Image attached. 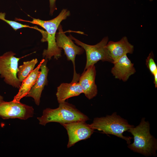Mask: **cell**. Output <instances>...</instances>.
I'll return each instance as SVG.
<instances>
[{
    "label": "cell",
    "mask_w": 157,
    "mask_h": 157,
    "mask_svg": "<svg viewBox=\"0 0 157 157\" xmlns=\"http://www.w3.org/2000/svg\"><path fill=\"white\" fill-rule=\"evenodd\" d=\"M70 15L69 10L63 9L56 17L49 20L33 18L32 21H29L17 18H15V20L37 24L44 29L47 34L46 42H48V47L47 49L44 50L43 56L44 58H47L49 60L53 56L54 59L57 60L61 56L62 49L57 46L56 41V31L61 22L66 19Z\"/></svg>",
    "instance_id": "1"
},
{
    "label": "cell",
    "mask_w": 157,
    "mask_h": 157,
    "mask_svg": "<svg viewBox=\"0 0 157 157\" xmlns=\"http://www.w3.org/2000/svg\"><path fill=\"white\" fill-rule=\"evenodd\" d=\"M37 119L39 124L43 126L50 122H58L61 124L76 121L86 122L89 119L74 105L65 101L59 103L57 108L44 109L42 115Z\"/></svg>",
    "instance_id": "2"
},
{
    "label": "cell",
    "mask_w": 157,
    "mask_h": 157,
    "mask_svg": "<svg viewBox=\"0 0 157 157\" xmlns=\"http://www.w3.org/2000/svg\"><path fill=\"white\" fill-rule=\"evenodd\" d=\"M133 136L134 142L128 147L133 151L147 156H156L157 149V140L150 132V124L142 118L138 126L127 131Z\"/></svg>",
    "instance_id": "3"
},
{
    "label": "cell",
    "mask_w": 157,
    "mask_h": 157,
    "mask_svg": "<svg viewBox=\"0 0 157 157\" xmlns=\"http://www.w3.org/2000/svg\"><path fill=\"white\" fill-rule=\"evenodd\" d=\"M90 125L94 130L97 129L106 134L115 135L122 138L125 140L128 144L130 143L132 138L124 136L123 133L134 127L130 124L126 119L117 115L116 112L111 115L95 118Z\"/></svg>",
    "instance_id": "4"
},
{
    "label": "cell",
    "mask_w": 157,
    "mask_h": 157,
    "mask_svg": "<svg viewBox=\"0 0 157 157\" xmlns=\"http://www.w3.org/2000/svg\"><path fill=\"white\" fill-rule=\"evenodd\" d=\"M69 37L74 40L75 43L81 46L85 51L86 63L84 70L92 65H94L98 61H107L112 63L110 52L106 48L108 40V36L104 37L99 43L95 45H90L85 44L72 36Z\"/></svg>",
    "instance_id": "5"
},
{
    "label": "cell",
    "mask_w": 157,
    "mask_h": 157,
    "mask_svg": "<svg viewBox=\"0 0 157 157\" xmlns=\"http://www.w3.org/2000/svg\"><path fill=\"white\" fill-rule=\"evenodd\" d=\"M12 51L7 52L0 56V75L8 84L19 89L22 82L17 77L18 62L20 58L14 56Z\"/></svg>",
    "instance_id": "6"
},
{
    "label": "cell",
    "mask_w": 157,
    "mask_h": 157,
    "mask_svg": "<svg viewBox=\"0 0 157 157\" xmlns=\"http://www.w3.org/2000/svg\"><path fill=\"white\" fill-rule=\"evenodd\" d=\"M58 32L56 33V41L57 47L63 49L67 59L71 61L74 68L73 76L72 81L78 82L80 75L76 71L75 60L76 55H80L84 51V49L74 44L72 40L67 36L60 24L58 28Z\"/></svg>",
    "instance_id": "7"
},
{
    "label": "cell",
    "mask_w": 157,
    "mask_h": 157,
    "mask_svg": "<svg viewBox=\"0 0 157 157\" xmlns=\"http://www.w3.org/2000/svg\"><path fill=\"white\" fill-rule=\"evenodd\" d=\"M34 109L19 102L13 100L0 103V117L3 119L18 118L25 120L32 117Z\"/></svg>",
    "instance_id": "8"
},
{
    "label": "cell",
    "mask_w": 157,
    "mask_h": 157,
    "mask_svg": "<svg viewBox=\"0 0 157 157\" xmlns=\"http://www.w3.org/2000/svg\"><path fill=\"white\" fill-rule=\"evenodd\" d=\"M61 125L67 131L69 138L67 148L78 141L90 138L94 132V130L85 121H76Z\"/></svg>",
    "instance_id": "9"
},
{
    "label": "cell",
    "mask_w": 157,
    "mask_h": 157,
    "mask_svg": "<svg viewBox=\"0 0 157 157\" xmlns=\"http://www.w3.org/2000/svg\"><path fill=\"white\" fill-rule=\"evenodd\" d=\"M96 72L94 65L88 67L84 70L79 77L78 82L86 97L91 99L97 95V88L95 83Z\"/></svg>",
    "instance_id": "10"
},
{
    "label": "cell",
    "mask_w": 157,
    "mask_h": 157,
    "mask_svg": "<svg viewBox=\"0 0 157 157\" xmlns=\"http://www.w3.org/2000/svg\"><path fill=\"white\" fill-rule=\"evenodd\" d=\"M48 59L45 57L40 62V69L41 71L35 83L31 88L26 97H31L34 99L35 104L39 105L41 94L44 87L48 83L47 76L49 69L47 67Z\"/></svg>",
    "instance_id": "11"
},
{
    "label": "cell",
    "mask_w": 157,
    "mask_h": 157,
    "mask_svg": "<svg viewBox=\"0 0 157 157\" xmlns=\"http://www.w3.org/2000/svg\"><path fill=\"white\" fill-rule=\"evenodd\" d=\"M114 66L111 70V73L115 78L127 81L131 75L136 72L134 64L125 55L113 63Z\"/></svg>",
    "instance_id": "12"
},
{
    "label": "cell",
    "mask_w": 157,
    "mask_h": 157,
    "mask_svg": "<svg viewBox=\"0 0 157 157\" xmlns=\"http://www.w3.org/2000/svg\"><path fill=\"white\" fill-rule=\"evenodd\" d=\"M106 48L110 52L113 64L125 55L133 53L134 51L133 46L129 42L126 36L117 42L109 41Z\"/></svg>",
    "instance_id": "13"
},
{
    "label": "cell",
    "mask_w": 157,
    "mask_h": 157,
    "mask_svg": "<svg viewBox=\"0 0 157 157\" xmlns=\"http://www.w3.org/2000/svg\"><path fill=\"white\" fill-rule=\"evenodd\" d=\"M82 93L83 90L79 82L72 81L69 83H61L57 87L56 95L59 104L65 102L69 98L78 96Z\"/></svg>",
    "instance_id": "14"
},
{
    "label": "cell",
    "mask_w": 157,
    "mask_h": 157,
    "mask_svg": "<svg viewBox=\"0 0 157 157\" xmlns=\"http://www.w3.org/2000/svg\"><path fill=\"white\" fill-rule=\"evenodd\" d=\"M41 63L37 67L30 73L28 76L22 82L17 94L15 96L13 100L19 102L21 99L27 94L31 88L37 80L39 75Z\"/></svg>",
    "instance_id": "15"
},
{
    "label": "cell",
    "mask_w": 157,
    "mask_h": 157,
    "mask_svg": "<svg viewBox=\"0 0 157 157\" xmlns=\"http://www.w3.org/2000/svg\"><path fill=\"white\" fill-rule=\"evenodd\" d=\"M37 59L26 62H24L23 64L18 67L17 73L18 78L22 82L33 70L34 67L38 63Z\"/></svg>",
    "instance_id": "16"
},
{
    "label": "cell",
    "mask_w": 157,
    "mask_h": 157,
    "mask_svg": "<svg viewBox=\"0 0 157 157\" xmlns=\"http://www.w3.org/2000/svg\"><path fill=\"white\" fill-rule=\"evenodd\" d=\"M146 65L151 74L154 76V83L157 88V66L154 61V55L152 51L149 54L146 59Z\"/></svg>",
    "instance_id": "17"
},
{
    "label": "cell",
    "mask_w": 157,
    "mask_h": 157,
    "mask_svg": "<svg viewBox=\"0 0 157 157\" xmlns=\"http://www.w3.org/2000/svg\"><path fill=\"white\" fill-rule=\"evenodd\" d=\"M6 13H0V19L5 22L10 26L15 31H16L19 29L24 28H29L36 29L41 33L43 30L41 29L36 26H31L26 25L23 24L19 22L8 20L5 19Z\"/></svg>",
    "instance_id": "18"
},
{
    "label": "cell",
    "mask_w": 157,
    "mask_h": 157,
    "mask_svg": "<svg viewBox=\"0 0 157 157\" xmlns=\"http://www.w3.org/2000/svg\"><path fill=\"white\" fill-rule=\"evenodd\" d=\"M50 7V14L53 15L54 11L57 10L56 3V0H49Z\"/></svg>",
    "instance_id": "19"
},
{
    "label": "cell",
    "mask_w": 157,
    "mask_h": 157,
    "mask_svg": "<svg viewBox=\"0 0 157 157\" xmlns=\"http://www.w3.org/2000/svg\"><path fill=\"white\" fill-rule=\"evenodd\" d=\"M4 101L3 97L0 95V103Z\"/></svg>",
    "instance_id": "20"
},
{
    "label": "cell",
    "mask_w": 157,
    "mask_h": 157,
    "mask_svg": "<svg viewBox=\"0 0 157 157\" xmlns=\"http://www.w3.org/2000/svg\"><path fill=\"white\" fill-rule=\"evenodd\" d=\"M150 1H152L153 0H149Z\"/></svg>",
    "instance_id": "21"
}]
</instances>
